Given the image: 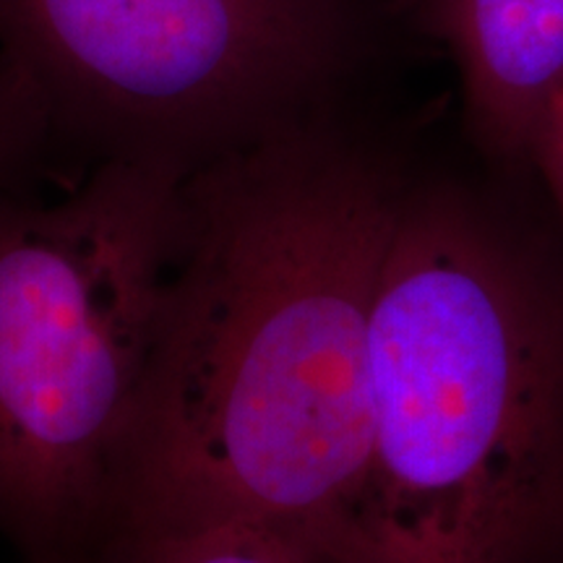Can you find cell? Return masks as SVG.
Returning <instances> with one entry per match:
<instances>
[{"label": "cell", "mask_w": 563, "mask_h": 563, "mask_svg": "<svg viewBox=\"0 0 563 563\" xmlns=\"http://www.w3.org/2000/svg\"><path fill=\"white\" fill-rule=\"evenodd\" d=\"M415 173L342 108L183 180L123 534L249 519L334 561L368 454L378 282Z\"/></svg>", "instance_id": "1"}, {"label": "cell", "mask_w": 563, "mask_h": 563, "mask_svg": "<svg viewBox=\"0 0 563 563\" xmlns=\"http://www.w3.org/2000/svg\"><path fill=\"white\" fill-rule=\"evenodd\" d=\"M180 175L104 162L55 199L0 186V538L108 563L180 220Z\"/></svg>", "instance_id": "3"}, {"label": "cell", "mask_w": 563, "mask_h": 563, "mask_svg": "<svg viewBox=\"0 0 563 563\" xmlns=\"http://www.w3.org/2000/svg\"><path fill=\"white\" fill-rule=\"evenodd\" d=\"M347 0H0V68L63 186L104 162L188 178L342 110Z\"/></svg>", "instance_id": "4"}, {"label": "cell", "mask_w": 563, "mask_h": 563, "mask_svg": "<svg viewBox=\"0 0 563 563\" xmlns=\"http://www.w3.org/2000/svg\"><path fill=\"white\" fill-rule=\"evenodd\" d=\"M527 167H534V173L540 175L548 196H551L555 217L563 224V81L545 104Z\"/></svg>", "instance_id": "8"}, {"label": "cell", "mask_w": 563, "mask_h": 563, "mask_svg": "<svg viewBox=\"0 0 563 563\" xmlns=\"http://www.w3.org/2000/svg\"><path fill=\"white\" fill-rule=\"evenodd\" d=\"M53 173L51 141L26 91L0 68V186H37Z\"/></svg>", "instance_id": "7"}, {"label": "cell", "mask_w": 563, "mask_h": 563, "mask_svg": "<svg viewBox=\"0 0 563 563\" xmlns=\"http://www.w3.org/2000/svg\"><path fill=\"white\" fill-rule=\"evenodd\" d=\"M420 21L454 55L477 150L501 165H530L563 81V0H422Z\"/></svg>", "instance_id": "5"}, {"label": "cell", "mask_w": 563, "mask_h": 563, "mask_svg": "<svg viewBox=\"0 0 563 563\" xmlns=\"http://www.w3.org/2000/svg\"><path fill=\"white\" fill-rule=\"evenodd\" d=\"M332 563H563V224L538 232L470 183L415 173Z\"/></svg>", "instance_id": "2"}, {"label": "cell", "mask_w": 563, "mask_h": 563, "mask_svg": "<svg viewBox=\"0 0 563 563\" xmlns=\"http://www.w3.org/2000/svg\"><path fill=\"white\" fill-rule=\"evenodd\" d=\"M108 563H316L308 548L277 527L228 519L180 530L129 532Z\"/></svg>", "instance_id": "6"}]
</instances>
